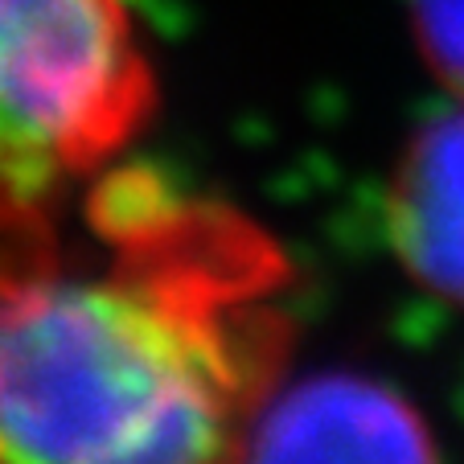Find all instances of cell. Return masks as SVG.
<instances>
[{
  "mask_svg": "<svg viewBox=\"0 0 464 464\" xmlns=\"http://www.w3.org/2000/svg\"><path fill=\"white\" fill-rule=\"evenodd\" d=\"M87 230L0 316V464H238L292 345L272 238L149 169Z\"/></svg>",
  "mask_w": 464,
  "mask_h": 464,
  "instance_id": "obj_1",
  "label": "cell"
},
{
  "mask_svg": "<svg viewBox=\"0 0 464 464\" xmlns=\"http://www.w3.org/2000/svg\"><path fill=\"white\" fill-rule=\"evenodd\" d=\"M152 103L123 0H0V193L45 202L107 165Z\"/></svg>",
  "mask_w": 464,
  "mask_h": 464,
  "instance_id": "obj_2",
  "label": "cell"
},
{
  "mask_svg": "<svg viewBox=\"0 0 464 464\" xmlns=\"http://www.w3.org/2000/svg\"><path fill=\"white\" fill-rule=\"evenodd\" d=\"M246 464H436V448L407 399L350 374L296 386L263 411Z\"/></svg>",
  "mask_w": 464,
  "mask_h": 464,
  "instance_id": "obj_3",
  "label": "cell"
},
{
  "mask_svg": "<svg viewBox=\"0 0 464 464\" xmlns=\"http://www.w3.org/2000/svg\"><path fill=\"white\" fill-rule=\"evenodd\" d=\"M391 238L423 288L464 304V107L407 144L391 185Z\"/></svg>",
  "mask_w": 464,
  "mask_h": 464,
  "instance_id": "obj_4",
  "label": "cell"
},
{
  "mask_svg": "<svg viewBox=\"0 0 464 464\" xmlns=\"http://www.w3.org/2000/svg\"><path fill=\"white\" fill-rule=\"evenodd\" d=\"M58 259V238L45 222V202L0 193V316Z\"/></svg>",
  "mask_w": 464,
  "mask_h": 464,
  "instance_id": "obj_5",
  "label": "cell"
},
{
  "mask_svg": "<svg viewBox=\"0 0 464 464\" xmlns=\"http://www.w3.org/2000/svg\"><path fill=\"white\" fill-rule=\"evenodd\" d=\"M411 21L436 79L464 99V0H411Z\"/></svg>",
  "mask_w": 464,
  "mask_h": 464,
  "instance_id": "obj_6",
  "label": "cell"
}]
</instances>
